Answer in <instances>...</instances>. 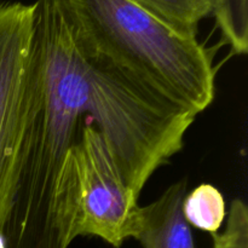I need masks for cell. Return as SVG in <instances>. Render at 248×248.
I'll return each mask as SVG.
<instances>
[{
    "label": "cell",
    "instance_id": "1",
    "mask_svg": "<svg viewBox=\"0 0 248 248\" xmlns=\"http://www.w3.org/2000/svg\"><path fill=\"white\" fill-rule=\"evenodd\" d=\"M196 116L148 93L85 52L65 0H36L4 248H68L75 240L72 148L96 123L128 188L178 154Z\"/></svg>",
    "mask_w": 248,
    "mask_h": 248
},
{
    "label": "cell",
    "instance_id": "2",
    "mask_svg": "<svg viewBox=\"0 0 248 248\" xmlns=\"http://www.w3.org/2000/svg\"><path fill=\"white\" fill-rule=\"evenodd\" d=\"M87 55L156 98L195 116L212 104L210 50L131 0H65Z\"/></svg>",
    "mask_w": 248,
    "mask_h": 248
},
{
    "label": "cell",
    "instance_id": "3",
    "mask_svg": "<svg viewBox=\"0 0 248 248\" xmlns=\"http://www.w3.org/2000/svg\"><path fill=\"white\" fill-rule=\"evenodd\" d=\"M75 162L74 236H96L114 248L135 239L138 198L124 181L96 123L72 148Z\"/></svg>",
    "mask_w": 248,
    "mask_h": 248
},
{
    "label": "cell",
    "instance_id": "4",
    "mask_svg": "<svg viewBox=\"0 0 248 248\" xmlns=\"http://www.w3.org/2000/svg\"><path fill=\"white\" fill-rule=\"evenodd\" d=\"M35 2L0 0V232L12 200ZM2 235V234H1Z\"/></svg>",
    "mask_w": 248,
    "mask_h": 248
},
{
    "label": "cell",
    "instance_id": "5",
    "mask_svg": "<svg viewBox=\"0 0 248 248\" xmlns=\"http://www.w3.org/2000/svg\"><path fill=\"white\" fill-rule=\"evenodd\" d=\"M186 179L172 184L159 198L140 207L135 239L142 248H195L193 232L183 216Z\"/></svg>",
    "mask_w": 248,
    "mask_h": 248
},
{
    "label": "cell",
    "instance_id": "6",
    "mask_svg": "<svg viewBox=\"0 0 248 248\" xmlns=\"http://www.w3.org/2000/svg\"><path fill=\"white\" fill-rule=\"evenodd\" d=\"M182 208L189 225L212 235L218 232L227 215L222 193L207 183L186 193Z\"/></svg>",
    "mask_w": 248,
    "mask_h": 248
},
{
    "label": "cell",
    "instance_id": "7",
    "mask_svg": "<svg viewBox=\"0 0 248 248\" xmlns=\"http://www.w3.org/2000/svg\"><path fill=\"white\" fill-rule=\"evenodd\" d=\"M169 22L172 26L189 31H198L203 18L213 12L215 0H131Z\"/></svg>",
    "mask_w": 248,
    "mask_h": 248
},
{
    "label": "cell",
    "instance_id": "8",
    "mask_svg": "<svg viewBox=\"0 0 248 248\" xmlns=\"http://www.w3.org/2000/svg\"><path fill=\"white\" fill-rule=\"evenodd\" d=\"M213 15L222 38L234 55H246L248 51V1L247 0H215Z\"/></svg>",
    "mask_w": 248,
    "mask_h": 248
},
{
    "label": "cell",
    "instance_id": "9",
    "mask_svg": "<svg viewBox=\"0 0 248 248\" xmlns=\"http://www.w3.org/2000/svg\"><path fill=\"white\" fill-rule=\"evenodd\" d=\"M212 236L213 248H248V207L244 200H232L225 229Z\"/></svg>",
    "mask_w": 248,
    "mask_h": 248
},
{
    "label": "cell",
    "instance_id": "10",
    "mask_svg": "<svg viewBox=\"0 0 248 248\" xmlns=\"http://www.w3.org/2000/svg\"><path fill=\"white\" fill-rule=\"evenodd\" d=\"M0 248H4V237H2L1 232H0Z\"/></svg>",
    "mask_w": 248,
    "mask_h": 248
}]
</instances>
